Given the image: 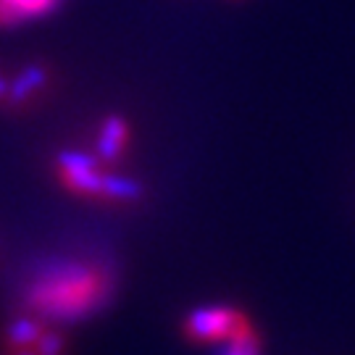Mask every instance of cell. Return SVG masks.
<instances>
[{
    "instance_id": "52a82bcc",
    "label": "cell",
    "mask_w": 355,
    "mask_h": 355,
    "mask_svg": "<svg viewBox=\"0 0 355 355\" xmlns=\"http://www.w3.org/2000/svg\"><path fill=\"white\" fill-rule=\"evenodd\" d=\"M42 334H45V324L40 318H19L8 329V343L13 347H29V345H37Z\"/></svg>"
},
{
    "instance_id": "30bf717a",
    "label": "cell",
    "mask_w": 355,
    "mask_h": 355,
    "mask_svg": "<svg viewBox=\"0 0 355 355\" xmlns=\"http://www.w3.org/2000/svg\"><path fill=\"white\" fill-rule=\"evenodd\" d=\"M21 355H35V353H26V350H24V353H21Z\"/></svg>"
},
{
    "instance_id": "ba28073f",
    "label": "cell",
    "mask_w": 355,
    "mask_h": 355,
    "mask_svg": "<svg viewBox=\"0 0 355 355\" xmlns=\"http://www.w3.org/2000/svg\"><path fill=\"white\" fill-rule=\"evenodd\" d=\"M221 355H258V337H255V329H245L242 334H237L234 340L227 343V350Z\"/></svg>"
},
{
    "instance_id": "6da1fadb",
    "label": "cell",
    "mask_w": 355,
    "mask_h": 355,
    "mask_svg": "<svg viewBox=\"0 0 355 355\" xmlns=\"http://www.w3.org/2000/svg\"><path fill=\"white\" fill-rule=\"evenodd\" d=\"M111 274L87 261H61L48 266L26 290V305L40 318L79 321L111 297Z\"/></svg>"
},
{
    "instance_id": "8992f818",
    "label": "cell",
    "mask_w": 355,
    "mask_h": 355,
    "mask_svg": "<svg viewBox=\"0 0 355 355\" xmlns=\"http://www.w3.org/2000/svg\"><path fill=\"white\" fill-rule=\"evenodd\" d=\"M48 85V69L45 66H26L21 74L16 76V82L13 85H8V98H11V103H24L29 101L35 92H40V89Z\"/></svg>"
},
{
    "instance_id": "9c48e42d",
    "label": "cell",
    "mask_w": 355,
    "mask_h": 355,
    "mask_svg": "<svg viewBox=\"0 0 355 355\" xmlns=\"http://www.w3.org/2000/svg\"><path fill=\"white\" fill-rule=\"evenodd\" d=\"M3 98H8V82L0 76V101H3Z\"/></svg>"
},
{
    "instance_id": "5b68a950",
    "label": "cell",
    "mask_w": 355,
    "mask_h": 355,
    "mask_svg": "<svg viewBox=\"0 0 355 355\" xmlns=\"http://www.w3.org/2000/svg\"><path fill=\"white\" fill-rule=\"evenodd\" d=\"M129 142V124L121 116H108L103 121L101 137H98V153L103 161H114L116 155H121V150Z\"/></svg>"
},
{
    "instance_id": "3957f363",
    "label": "cell",
    "mask_w": 355,
    "mask_h": 355,
    "mask_svg": "<svg viewBox=\"0 0 355 355\" xmlns=\"http://www.w3.org/2000/svg\"><path fill=\"white\" fill-rule=\"evenodd\" d=\"M250 327L253 324L237 308H227V305L198 308L184 321V331L192 343H229Z\"/></svg>"
},
{
    "instance_id": "7a4b0ae2",
    "label": "cell",
    "mask_w": 355,
    "mask_h": 355,
    "mask_svg": "<svg viewBox=\"0 0 355 355\" xmlns=\"http://www.w3.org/2000/svg\"><path fill=\"white\" fill-rule=\"evenodd\" d=\"M55 171L58 179L64 182V187L76 195H87V198H103V200H119V203H129L142 198L140 182L129 177H119V174H108L103 171L98 161L87 155V153L66 150L58 155L55 161Z\"/></svg>"
},
{
    "instance_id": "277c9868",
    "label": "cell",
    "mask_w": 355,
    "mask_h": 355,
    "mask_svg": "<svg viewBox=\"0 0 355 355\" xmlns=\"http://www.w3.org/2000/svg\"><path fill=\"white\" fill-rule=\"evenodd\" d=\"M58 6V0H0V26H13L19 21L37 19Z\"/></svg>"
}]
</instances>
